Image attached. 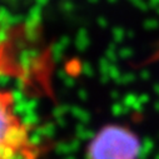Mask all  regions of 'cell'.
I'll use <instances>...</instances> for the list:
<instances>
[{
  "label": "cell",
  "instance_id": "6da1fadb",
  "mask_svg": "<svg viewBox=\"0 0 159 159\" xmlns=\"http://www.w3.org/2000/svg\"><path fill=\"white\" fill-rule=\"evenodd\" d=\"M15 98L9 90H0V159H39L42 147L30 127L15 111Z\"/></svg>",
  "mask_w": 159,
  "mask_h": 159
},
{
  "label": "cell",
  "instance_id": "7a4b0ae2",
  "mask_svg": "<svg viewBox=\"0 0 159 159\" xmlns=\"http://www.w3.org/2000/svg\"><path fill=\"white\" fill-rule=\"evenodd\" d=\"M140 140L129 128L108 124L98 130L87 147V159H139Z\"/></svg>",
  "mask_w": 159,
  "mask_h": 159
},
{
  "label": "cell",
  "instance_id": "3957f363",
  "mask_svg": "<svg viewBox=\"0 0 159 159\" xmlns=\"http://www.w3.org/2000/svg\"><path fill=\"white\" fill-rule=\"evenodd\" d=\"M16 75L18 70L14 61L9 57V50L7 44L0 42V75Z\"/></svg>",
  "mask_w": 159,
  "mask_h": 159
}]
</instances>
